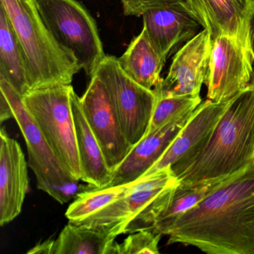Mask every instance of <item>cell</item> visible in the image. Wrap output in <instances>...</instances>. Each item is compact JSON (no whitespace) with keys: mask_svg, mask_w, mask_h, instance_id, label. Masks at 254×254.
<instances>
[{"mask_svg":"<svg viewBox=\"0 0 254 254\" xmlns=\"http://www.w3.org/2000/svg\"><path fill=\"white\" fill-rule=\"evenodd\" d=\"M164 236L169 245L208 254H254V163L183 214Z\"/></svg>","mask_w":254,"mask_h":254,"instance_id":"6da1fadb","label":"cell"},{"mask_svg":"<svg viewBox=\"0 0 254 254\" xmlns=\"http://www.w3.org/2000/svg\"><path fill=\"white\" fill-rule=\"evenodd\" d=\"M254 163V84L229 101L211 133L172 166L181 183L225 179Z\"/></svg>","mask_w":254,"mask_h":254,"instance_id":"7a4b0ae2","label":"cell"},{"mask_svg":"<svg viewBox=\"0 0 254 254\" xmlns=\"http://www.w3.org/2000/svg\"><path fill=\"white\" fill-rule=\"evenodd\" d=\"M21 46L29 90L72 84L81 69L72 52L58 44L43 21L36 0H0Z\"/></svg>","mask_w":254,"mask_h":254,"instance_id":"3957f363","label":"cell"},{"mask_svg":"<svg viewBox=\"0 0 254 254\" xmlns=\"http://www.w3.org/2000/svg\"><path fill=\"white\" fill-rule=\"evenodd\" d=\"M72 84H56L29 90L23 103L55 155L77 181L81 171L71 103Z\"/></svg>","mask_w":254,"mask_h":254,"instance_id":"277c9868","label":"cell"},{"mask_svg":"<svg viewBox=\"0 0 254 254\" xmlns=\"http://www.w3.org/2000/svg\"><path fill=\"white\" fill-rule=\"evenodd\" d=\"M0 90L5 95L26 141L29 166L35 174L39 190L47 193L59 203H67L77 194L87 190L74 179L58 160L35 120L26 109L21 95L10 83L0 79Z\"/></svg>","mask_w":254,"mask_h":254,"instance_id":"5b68a950","label":"cell"},{"mask_svg":"<svg viewBox=\"0 0 254 254\" xmlns=\"http://www.w3.org/2000/svg\"><path fill=\"white\" fill-rule=\"evenodd\" d=\"M40 14L58 44L72 52L90 78L106 55L97 25L78 0H36Z\"/></svg>","mask_w":254,"mask_h":254,"instance_id":"8992f818","label":"cell"},{"mask_svg":"<svg viewBox=\"0 0 254 254\" xmlns=\"http://www.w3.org/2000/svg\"><path fill=\"white\" fill-rule=\"evenodd\" d=\"M94 75L105 84L122 132L133 147L148 131L156 100L154 90L133 81L114 56H106Z\"/></svg>","mask_w":254,"mask_h":254,"instance_id":"52a82bcc","label":"cell"},{"mask_svg":"<svg viewBox=\"0 0 254 254\" xmlns=\"http://www.w3.org/2000/svg\"><path fill=\"white\" fill-rule=\"evenodd\" d=\"M205 84L207 99L224 103L254 84V64L251 47L239 40L220 36L212 40Z\"/></svg>","mask_w":254,"mask_h":254,"instance_id":"ba28073f","label":"cell"},{"mask_svg":"<svg viewBox=\"0 0 254 254\" xmlns=\"http://www.w3.org/2000/svg\"><path fill=\"white\" fill-rule=\"evenodd\" d=\"M132 183L98 188L90 185L74 197L66 210L69 222L124 234L129 219L127 194Z\"/></svg>","mask_w":254,"mask_h":254,"instance_id":"9c48e42d","label":"cell"},{"mask_svg":"<svg viewBox=\"0 0 254 254\" xmlns=\"http://www.w3.org/2000/svg\"><path fill=\"white\" fill-rule=\"evenodd\" d=\"M212 40L210 32L203 29L187 41L174 56L166 78H161L154 87L156 94L200 96L207 75Z\"/></svg>","mask_w":254,"mask_h":254,"instance_id":"30bf717a","label":"cell"},{"mask_svg":"<svg viewBox=\"0 0 254 254\" xmlns=\"http://www.w3.org/2000/svg\"><path fill=\"white\" fill-rule=\"evenodd\" d=\"M80 101L108 167L114 172L127 157L132 147L122 132L106 87L98 75L92 77Z\"/></svg>","mask_w":254,"mask_h":254,"instance_id":"8fae6325","label":"cell"},{"mask_svg":"<svg viewBox=\"0 0 254 254\" xmlns=\"http://www.w3.org/2000/svg\"><path fill=\"white\" fill-rule=\"evenodd\" d=\"M179 184L172 166L132 183L127 194L129 220L124 234L152 230L159 217L169 206Z\"/></svg>","mask_w":254,"mask_h":254,"instance_id":"7c38bea8","label":"cell"},{"mask_svg":"<svg viewBox=\"0 0 254 254\" xmlns=\"http://www.w3.org/2000/svg\"><path fill=\"white\" fill-rule=\"evenodd\" d=\"M142 17L147 36L164 62L177 45L190 41L203 28L186 1L150 8Z\"/></svg>","mask_w":254,"mask_h":254,"instance_id":"4fadbf2b","label":"cell"},{"mask_svg":"<svg viewBox=\"0 0 254 254\" xmlns=\"http://www.w3.org/2000/svg\"><path fill=\"white\" fill-rule=\"evenodd\" d=\"M0 225L15 219L22 211L29 187L27 162L20 144L0 132Z\"/></svg>","mask_w":254,"mask_h":254,"instance_id":"5bb4252c","label":"cell"},{"mask_svg":"<svg viewBox=\"0 0 254 254\" xmlns=\"http://www.w3.org/2000/svg\"><path fill=\"white\" fill-rule=\"evenodd\" d=\"M195 109L178 116L155 131L145 135L133 145L127 157L113 172L112 181L108 187L130 184L143 176L163 155Z\"/></svg>","mask_w":254,"mask_h":254,"instance_id":"9a60e30c","label":"cell"},{"mask_svg":"<svg viewBox=\"0 0 254 254\" xmlns=\"http://www.w3.org/2000/svg\"><path fill=\"white\" fill-rule=\"evenodd\" d=\"M189 7L212 39L229 36L250 43V22L254 0H191Z\"/></svg>","mask_w":254,"mask_h":254,"instance_id":"2e32d148","label":"cell"},{"mask_svg":"<svg viewBox=\"0 0 254 254\" xmlns=\"http://www.w3.org/2000/svg\"><path fill=\"white\" fill-rule=\"evenodd\" d=\"M228 102L229 101L224 103H216L209 99L202 102L193 111L187 124L175 136L163 155L142 177L173 166L198 146L213 130Z\"/></svg>","mask_w":254,"mask_h":254,"instance_id":"e0dca14e","label":"cell"},{"mask_svg":"<svg viewBox=\"0 0 254 254\" xmlns=\"http://www.w3.org/2000/svg\"><path fill=\"white\" fill-rule=\"evenodd\" d=\"M71 103L81 166V181L98 188L108 187L112 181L113 172L108 167L97 138L86 119L80 97L74 89L71 93Z\"/></svg>","mask_w":254,"mask_h":254,"instance_id":"ac0fdd59","label":"cell"},{"mask_svg":"<svg viewBox=\"0 0 254 254\" xmlns=\"http://www.w3.org/2000/svg\"><path fill=\"white\" fill-rule=\"evenodd\" d=\"M117 236L109 232L69 222L57 239H47L49 254H114Z\"/></svg>","mask_w":254,"mask_h":254,"instance_id":"d6986e66","label":"cell"},{"mask_svg":"<svg viewBox=\"0 0 254 254\" xmlns=\"http://www.w3.org/2000/svg\"><path fill=\"white\" fill-rule=\"evenodd\" d=\"M118 62L130 78L149 90H154L161 79L160 73L166 64L153 48L144 29L133 38Z\"/></svg>","mask_w":254,"mask_h":254,"instance_id":"ffe728a7","label":"cell"},{"mask_svg":"<svg viewBox=\"0 0 254 254\" xmlns=\"http://www.w3.org/2000/svg\"><path fill=\"white\" fill-rule=\"evenodd\" d=\"M0 79L10 83L22 96L29 91L24 55L8 16L1 5Z\"/></svg>","mask_w":254,"mask_h":254,"instance_id":"44dd1931","label":"cell"},{"mask_svg":"<svg viewBox=\"0 0 254 254\" xmlns=\"http://www.w3.org/2000/svg\"><path fill=\"white\" fill-rule=\"evenodd\" d=\"M229 178L194 184L180 182L175 189L169 206L159 217L152 230L164 236L166 230L180 216L198 204Z\"/></svg>","mask_w":254,"mask_h":254,"instance_id":"7402d4cb","label":"cell"},{"mask_svg":"<svg viewBox=\"0 0 254 254\" xmlns=\"http://www.w3.org/2000/svg\"><path fill=\"white\" fill-rule=\"evenodd\" d=\"M201 102L200 96H165L156 94L155 103L146 135L155 131L184 113L195 109Z\"/></svg>","mask_w":254,"mask_h":254,"instance_id":"603a6c76","label":"cell"},{"mask_svg":"<svg viewBox=\"0 0 254 254\" xmlns=\"http://www.w3.org/2000/svg\"><path fill=\"white\" fill-rule=\"evenodd\" d=\"M163 235L153 230H142L130 233L123 243L116 242L114 254H158L159 243Z\"/></svg>","mask_w":254,"mask_h":254,"instance_id":"cb8c5ba5","label":"cell"},{"mask_svg":"<svg viewBox=\"0 0 254 254\" xmlns=\"http://www.w3.org/2000/svg\"><path fill=\"white\" fill-rule=\"evenodd\" d=\"M186 0H121L123 11L127 16L140 17L150 8L163 6Z\"/></svg>","mask_w":254,"mask_h":254,"instance_id":"d4e9b609","label":"cell"},{"mask_svg":"<svg viewBox=\"0 0 254 254\" xmlns=\"http://www.w3.org/2000/svg\"><path fill=\"white\" fill-rule=\"evenodd\" d=\"M13 118L12 111L8 99L3 93L0 96V122L1 123Z\"/></svg>","mask_w":254,"mask_h":254,"instance_id":"484cf974","label":"cell"},{"mask_svg":"<svg viewBox=\"0 0 254 254\" xmlns=\"http://www.w3.org/2000/svg\"><path fill=\"white\" fill-rule=\"evenodd\" d=\"M250 43H251V53L254 64V8L250 22Z\"/></svg>","mask_w":254,"mask_h":254,"instance_id":"4316f807","label":"cell"},{"mask_svg":"<svg viewBox=\"0 0 254 254\" xmlns=\"http://www.w3.org/2000/svg\"><path fill=\"white\" fill-rule=\"evenodd\" d=\"M190 1H191V0H186V2H187V5H190Z\"/></svg>","mask_w":254,"mask_h":254,"instance_id":"83f0119b","label":"cell"}]
</instances>
